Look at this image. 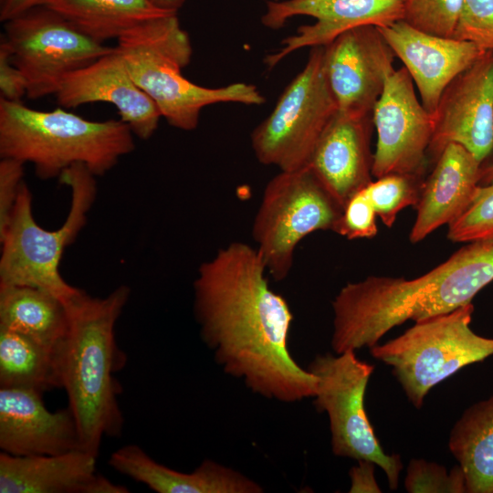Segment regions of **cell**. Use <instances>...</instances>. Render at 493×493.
Instances as JSON below:
<instances>
[{
	"label": "cell",
	"mask_w": 493,
	"mask_h": 493,
	"mask_svg": "<svg viewBox=\"0 0 493 493\" xmlns=\"http://www.w3.org/2000/svg\"><path fill=\"white\" fill-rule=\"evenodd\" d=\"M65 109L93 102L110 103L134 136L150 139L162 118L154 101L136 84L116 48L69 73L55 94Z\"/></svg>",
	"instance_id": "15"
},
{
	"label": "cell",
	"mask_w": 493,
	"mask_h": 493,
	"mask_svg": "<svg viewBox=\"0 0 493 493\" xmlns=\"http://www.w3.org/2000/svg\"><path fill=\"white\" fill-rule=\"evenodd\" d=\"M404 487L408 492H467L465 476L460 466L450 473L446 467L424 459H412L407 467Z\"/></svg>",
	"instance_id": "29"
},
{
	"label": "cell",
	"mask_w": 493,
	"mask_h": 493,
	"mask_svg": "<svg viewBox=\"0 0 493 493\" xmlns=\"http://www.w3.org/2000/svg\"><path fill=\"white\" fill-rule=\"evenodd\" d=\"M374 466V463L368 460L358 461V466L353 467L350 471V492L379 493L382 491L375 480Z\"/></svg>",
	"instance_id": "34"
},
{
	"label": "cell",
	"mask_w": 493,
	"mask_h": 493,
	"mask_svg": "<svg viewBox=\"0 0 493 493\" xmlns=\"http://www.w3.org/2000/svg\"><path fill=\"white\" fill-rule=\"evenodd\" d=\"M493 180V163L481 167L480 170V182L487 184Z\"/></svg>",
	"instance_id": "37"
},
{
	"label": "cell",
	"mask_w": 493,
	"mask_h": 493,
	"mask_svg": "<svg viewBox=\"0 0 493 493\" xmlns=\"http://www.w3.org/2000/svg\"><path fill=\"white\" fill-rule=\"evenodd\" d=\"M96 175L83 164H74L58 177L70 189V205L63 224L55 230L40 226L33 215L32 194L21 185L8 225L0 235V285L44 289L64 303L80 288L59 272L65 249L77 238L96 199Z\"/></svg>",
	"instance_id": "5"
},
{
	"label": "cell",
	"mask_w": 493,
	"mask_h": 493,
	"mask_svg": "<svg viewBox=\"0 0 493 493\" xmlns=\"http://www.w3.org/2000/svg\"><path fill=\"white\" fill-rule=\"evenodd\" d=\"M97 456L82 449L58 455L0 453V493H128L96 473Z\"/></svg>",
	"instance_id": "18"
},
{
	"label": "cell",
	"mask_w": 493,
	"mask_h": 493,
	"mask_svg": "<svg viewBox=\"0 0 493 493\" xmlns=\"http://www.w3.org/2000/svg\"><path fill=\"white\" fill-rule=\"evenodd\" d=\"M156 6L178 12L179 8L183 5L184 0H151Z\"/></svg>",
	"instance_id": "36"
},
{
	"label": "cell",
	"mask_w": 493,
	"mask_h": 493,
	"mask_svg": "<svg viewBox=\"0 0 493 493\" xmlns=\"http://www.w3.org/2000/svg\"><path fill=\"white\" fill-rule=\"evenodd\" d=\"M424 182L422 176L393 173L370 182L363 191L382 222L391 227L400 211L416 206Z\"/></svg>",
	"instance_id": "26"
},
{
	"label": "cell",
	"mask_w": 493,
	"mask_h": 493,
	"mask_svg": "<svg viewBox=\"0 0 493 493\" xmlns=\"http://www.w3.org/2000/svg\"><path fill=\"white\" fill-rule=\"evenodd\" d=\"M115 48L136 84L154 101L162 117L176 129L194 130L202 110L212 104L257 106L265 102V97L253 84L236 82L207 88L183 75L193 49L177 14L129 30L117 39Z\"/></svg>",
	"instance_id": "4"
},
{
	"label": "cell",
	"mask_w": 493,
	"mask_h": 493,
	"mask_svg": "<svg viewBox=\"0 0 493 493\" xmlns=\"http://www.w3.org/2000/svg\"><path fill=\"white\" fill-rule=\"evenodd\" d=\"M463 0H405L404 21L425 33L453 37Z\"/></svg>",
	"instance_id": "28"
},
{
	"label": "cell",
	"mask_w": 493,
	"mask_h": 493,
	"mask_svg": "<svg viewBox=\"0 0 493 493\" xmlns=\"http://www.w3.org/2000/svg\"><path fill=\"white\" fill-rule=\"evenodd\" d=\"M376 212L363 189L353 194L343 207L334 232L352 240L377 235Z\"/></svg>",
	"instance_id": "31"
},
{
	"label": "cell",
	"mask_w": 493,
	"mask_h": 493,
	"mask_svg": "<svg viewBox=\"0 0 493 493\" xmlns=\"http://www.w3.org/2000/svg\"><path fill=\"white\" fill-rule=\"evenodd\" d=\"M453 38L493 51V0H463Z\"/></svg>",
	"instance_id": "30"
},
{
	"label": "cell",
	"mask_w": 493,
	"mask_h": 493,
	"mask_svg": "<svg viewBox=\"0 0 493 493\" xmlns=\"http://www.w3.org/2000/svg\"><path fill=\"white\" fill-rule=\"evenodd\" d=\"M33 390L0 388V448L13 456L58 455L81 449L68 405L55 412Z\"/></svg>",
	"instance_id": "16"
},
{
	"label": "cell",
	"mask_w": 493,
	"mask_h": 493,
	"mask_svg": "<svg viewBox=\"0 0 493 493\" xmlns=\"http://www.w3.org/2000/svg\"><path fill=\"white\" fill-rule=\"evenodd\" d=\"M342 211L309 165L270 179L251 231L267 273L287 278L299 243L319 230L334 232Z\"/></svg>",
	"instance_id": "7"
},
{
	"label": "cell",
	"mask_w": 493,
	"mask_h": 493,
	"mask_svg": "<svg viewBox=\"0 0 493 493\" xmlns=\"http://www.w3.org/2000/svg\"><path fill=\"white\" fill-rule=\"evenodd\" d=\"M58 348L0 328V388L62 389Z\"/></svg>",
	"instance_id": "25"
},
{
	"label": "cell",
	"mask_w": 493,
	"mask_h": 493,
	"mask_svg": "<svg viewBox=\"0 0 493 493\" xmlns=\"http://www.w3.org/2000/svg\"><path fill=\"white\" fill-rule=\"evenodd\" d=\"M453 242H493V180L478 185L465 211L448 225Z\"/></svg>",
	"instance_id": "27"
},
{
	"label": "cell",
	"mask_w": 493,
	"mask_h": 493,
	"mask_svg": "<svg viewBox=\"0 0 493 493\" xmlns=\"http://www.w3.org/2000/svg\"><path fill=\"white\" fill-rule=\"evenodd\" d=\"M473 304L422 321L384 344L370 348L390 365L410 402L420 408L427 393L460 369L493 355V338L470 328Z\"/></svg>",
	"instance_id": "6"
},
{
	"label": "cell",
	"mask_w": 493,
	"mask_h": 493,
	"mask_svg": "<svg viewBox=\"0 0 493 493\" xmlns=\"http://www.w3.org/2000/svg\"><path fill=\"white\" fill-rule=\"evenodd\" d=\"M405 0H285L268 1L261 17L272 29L282 27L295 16L315 18L283 39L281 47L265 58L272 68L302 47H324L341 34L359 26L384 27L404 19Z\"/></svg>",
	"instance_id": "12"
},
{
	"label": "cell",
	"mask_w": 493,
	"mask_h": 493,
	"mask_svg": "<svg viewBox=\"0 0 493 493\" xmlns=\"http://www.w3.org/2000/svg\"><path fill=\"white\" fill-rule=\"evenodd\" d=\"M133 137L121 119L95 121L62 107L37 110L0 98L1 158L32 163L41 179L74 164L103 175L134 150Z\"/></svg>",
	"instance_id": "3"
},
{
	"label": "cell",
	"mask_w": 493,
	"mask_h": 493,
	"mask_svg": "<svg viewBox=\"0 0 493 493\" xmlns=\"http://www.w3.org/2000/svg\"><path fill=\"white\" fill-rule=\"evenodd\" d=\"M269 1H278V0H269Z\"/></svg>",
	"instance_id": "38"
},
{
	"label": "cell",
	"mask_w": 493,
	"mask_h": 493,
	"mask_svg": "<svg viewBox=\"0 0 493 493\" xmlns=\"http://www.w3.org/2000/svg\"><path fill=\"white\" fill-rule=\"evenodd\" d=\"M24 163L1 158L0 161V235L5 230L24 183Z\"/></svg>",
	"instance_id": "32"
},
{
	"label": "cell",
	"mask_w": 493,
	"mask_h": 493,
	"mask_svg": "<svg viewBox=\"0 0 493 493\" xmlns=\"http://www.w3.org/2000/svg\"><path fill=\"white\" fill-rule=\"evenodd\" d=\"M56 11L90 38L103 43L152 19L177 14L151 0H49Z\"/></svg>",
	"instance_id": "23"
},
{
	"label": "cell",
	"mask_w": 493,
	"mask_h": 493,
	"mask_svg": "<svg viewBox=\"0 0 493 493\" xmlns=\"http://www.w3.org/2000/svg\"><path fill=\"white\" fill-rule=\"evenodd\" d=\"M370 115L337 110L322 132L309 166L342 206L372 182Z\"/></svg>",
	"instance_id": "19"
},
{
	"label": "cell",
	"mask_w": 493,
	"mask_h": 493,
	"mask_svg": "<svg viewBox=\"0 0 493 493\" xmlns=\"http://www.w3.org/2000/svg\"><path fill=\"white\" fill-rule=\"evenodd\" d=\"M338 110L324 70V47H313L301 71L285 88L269 115L251 133L257 161L279 171L308 166Z\"/></svg>",
	"instance_id": "8"
},
{
	"label": "cell",
	"mask_w": 493,
	"mask_h": 493,
	"mask_svg": "<svg viewBox=\"0 0 493 493\" xmlns=\"http://www.w3.org/2000/svg\"><path fill=\"white\" fill-rule=\"evenodd\" d=\"M49 0H0V21L5 23L20 14L45 5Z\"/></svg>",
	"instance_id": "35"
},
{
	"label": "cell",
	"mask_w": 493,
	"mask_h": 493,
	"mask_svg": "<svg viewBox=\"0 0 493 493\" xmlns=\"http://www.w3.org/2000/svg\"><path fill=\"white\" fill-rule=\"evenodd\" d=\"M481 163L458 143L447 144L424 182L409 239L417 243L449 225L468 206L480 183Z\"/></svg>",
	"instance_id": "20"
},
{
	"label": "cell",
	"mask_w": 493,
	"mask_h": 493,
	"mask_svg": "<svg viewBox=\"0 0 493 493\" xmlns=\"http://www.w3.org/2000/svg\"><path fill=\"white\" fill-rule=\"evenodd\" d=\"M68 327L67 307L55 295L34 287L0 285V328L58 348Z\"/></svg>",
	"instance_id": "22"
},
{
	"label": "cell",
	"mask_w": 493,
	"mask_h": 493,
	"mask_svg": "<svg viewBox=\"0 0 493 493\" xmlns=\"http://www.w3.org/2000/svg\"><path fill=\"white\" fill-rule=\"evenodd\" d=\"M371 115L377 134L372 176H423L435 120L418 99L404 67L390 74Z\"/></svg>",
	"instance_id": "11"
},
{
	"label": "cell",
	"mask_w": 493,
	"mask_h": 493,
	"mask_svg": "<svg viewBox=\"0 0 493 493\" xmlns=\"http://www.w3.org/2000/svg\"><path fill=\"white\" fill-rule=\"evenodd\" d=\"M448 446L464 472L467 492L493 493V395L464 412Z\"/></svg>",
	"instance_id": "24"
},
{
	"label": "cell",
	"mask_w": 493,
	"mask_h": 493,
	"mask_svg": "<svg viewBox=\"0 0 493 493\" xmlns=\"http://www.w3.org/2000/svg\"><path fill=\"white\" fill-rule=\"evenodd\" d=\"M373 369L358 359L352 350L337 356L319 355L308 368L318 380L316 408L329 416L333 454L374 463L385 473L390 488L396 489L403 468L401 457L383 451L364 407L365 391Z\"/></svg>",
	"instance_id": "9"
},
{
	"label": "cell",
	"mask_w": 493,
	"mask_h": 493,
	"mask_svg": "<svg viewBox=\"0 0 493 493\" xmlns=\"http://www.w3.org/2000/svg\"><path fill=\"white\" fill-rule=\"evenodd\" d=\"M433 115L428 152L437 158L447 144L458 143L482 163L493 151V51L449 83Z\"/></svg>",
	"instance_id": "13"
},
{
	"label": "cell",
	"mask_w": 493,
	"mask_h": 493,
	"mask_svg": "<svg viewBox=\"0 0 493 493\" xmlns=\"http://www.w3.org/2000/svg\"><path fill=\"white\" fill-rule=\"evenodd\" d=\"M4 24L2 35L13 63L26 80L30 100L55 95L69 73L114 49L86 36L46 5L31 8Z\"/></svg>",
	"instance_id": "10"
},
{
	"label": "cell",
	"mask_w": 493,
	"mask_h": 493,
	"mask_svg": "<svg viewBox=\"0 0 493 493\" xmlns=\"http://www.w3.org/2000/svg\"><path fill=\"white\" fill-rule=\"evenodd\" d=\"M0 92L1 98L21 101L27 93V84L23 73L12 61V55L3 35L0 39Z\"/></svg>",
	"instance_id": "33"
},
{
	"label": "cell",
	"mask_w": 493,
	"mask_h": 493,
	"mask_svg": "<svg viewBox=\"0 0 493 493\" xmlns=\"http://www.w3.org/2000/svg\"><path fill=\"white\" fill-rule=\"evenodd\" d=\"M256 247L233 242L204 261L194 281L200 336L223 371L283 403L314 397L317 377L291 356L293 315L273 291Z\"/></svg>",
	"instance_id": "1"
},
{
	"label": "cell",
	"mask_w": 493,
	"mask_h": 493,
	"mask_svg": "<svg viewBox=\"0 0 493 493\" xmlns=\"http://www.w3.org/2000/svg\"><path fill=\"white\" fill-rule=\"evenodd\" d=\"M131 290L121 285L103 298L79 289L65 305L68 331L58 351L62 389L79 431L81 449L97 456L104 436L121 435L124 417L115 373L127 361L119 348L115 326Z\"/></svg>",
	"instance_id": "2"
},
{
	"label": "cell",
	"mask_w": 493,
	"mask_h": 493,
	"mask_svg": "<svg viewBox=\"0 0 493 493\" xmlns=\"http://www.w3.org/2000/svg\"><path fill=\"white\" fill-rule=\"evenodd\" d=\"M394 54L379 28L350 29L324 46V70L338 110L371 115L394 70Z\"/></svg>",
	"instance_id": "14"
},
{
	"label": "cell",
	"mask_w": 493,
	"mask_h": 493,
	"mask_svg": "<svg viewBox=\"0 0 493 493\" xmlns=\"http://www.w3.org/2000/svg\"><path fill=\"white\" fill-rule=\"evenodd\" d=\"M378 28L432 114L449 83L484 53L470 42L430 35L404 20Z\"/></svg>",
	"instance_id": "17"
},
{
	"label": "cell",
	"mask_w": 493,
	"mask_h": 493,
	"mask_svg": "<svg viewBox=\"0 0 493 493\" xmlns=\"http://www.w3.org/2000/svg\"><path fill=\"white\" fill-rule=\"evenodd\" d=\"M110 466L157 493H260L262 487L242 473L205 459L184 473L160 464L137 445L114 451Z\"/></svg>",
	"instance_id": "21"
}]
</instances>
